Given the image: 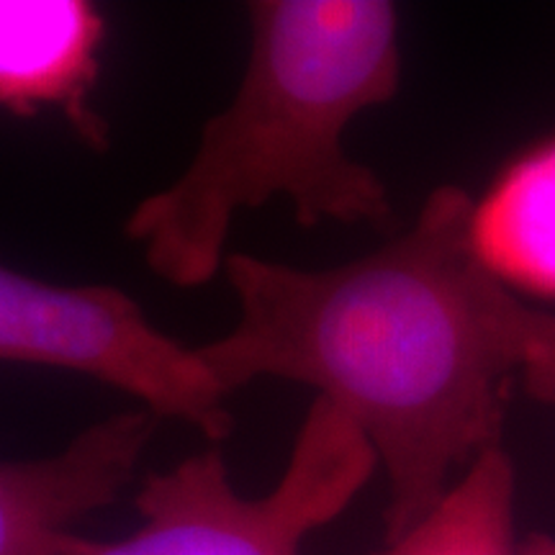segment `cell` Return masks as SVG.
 Instances as JSON below:
<instances>
[{
	"mask_svg": "<svg viewBox=\"0 0 555 555\" xmlns=\"http://www.w3.org/2000/svg\"><path fill=\"white\" fill-rule=\"evenodd\" d=\"M474 242L491 273L555 294V139L517 159L478 201Z\"/></svg>",
	"mask_w": 555,
	"mask_h": 555,
	"instance_id": "52a82bcc",
	"label": "cell"
},
{
	"mask_svg": "<svg viewBox=\"0 0 555 555\" xmlns=\"http://www.w3.org/2000/svg\"><path fill=\"white\" fill-rule=\"evenodd\" d=\"M157 416L127 409L93 422L57 455L0 461V555H57L73 527L119 499Z\"/></svg>",
	"mask_w": 555,
	"mask_h": 555,
	"instance_id": "5b68a950",
	"label": "cell"
},
{
	"mask_svg": "<svg viewBox=\"0 0 555 555\" xmlns=\"http://www.w3.org/2000/svg\"><path fill=\"white\" fill-rule=\"evenodd\" d=\"M106 34L88 0H0V108H57L88 147L108 150V124L93 106Z\"/></svg>",
	"mask_w": 555,
	"mask_h": 555,
	"instance_id": "8992f818",
	"label": "cell"
},
{
	"mask_svg": "<svg viewBox=\"0 0 555 555\" xmlns=\"http://www.w3.org/2000/svg\"><path fill=\"white\" fill-rule=\"evenodd\" d=\"M376 463L365 435L317 399L270 494H237L224 453L211 446L144 476L134 535L106 543L73 532L57 555H301L309 532L343 515Z\"/></svg>",
	"mask_w": 555,
	"mask_h": 555,
	"instance_id": "3957f363",
	"label": "cell"
},
{
	"mask_svg": "<svg viewBox=\"0 0 555 555\" xmlns=\"http://www.w3.org/2000/svg\"><path fill=\"white\" fill-rule=\"evenodd\" d=\"M474 208L442 185L409 232L327 270L227 255L237 322L196 347L227 397L291 380L365 435L391 491L386 543L435 509L457 468L502 446L522 301L478 255Z\"/></svg>",
	"mask_w": 555,
	"mask_h": 555,
	"instance_id": "6da1fadb",
	"label": "cell"
},
{
	"mask_svg": "<svg viewBox=\"0 0 555 555\" xmlns=\"http://www.w3.org/2000/svg\"><path fill=\"white\" fill-rule=\"evenodd\" d=\"M384 555H517L515 466L502 446L483 450L425 519Z\"/></svg>",
	"mask_w": 555,
	"mask_h": 555,
	"instance_id": "ba28073f",
	"label": "cell"
},
{
	"mask_svg": "<svg viewBox=\"0 0 555 555\" xmlns=\"http://www.w3.org/2000/svg\"><path fill=\"white\" fill-rule=\"evenodd\" d=\"M517 555H555V538L551 535H530L517 545Z\"/></svg>",
	"mask_w": 555,
	"mask_h": 555,
	"instance_id": "30bf717a",
	"label": "cell"
},
{
	"mask_svg": "<svg viewBox=\"0 0 555 555\" xmlns=\"http://www.w3.org/2000/svg\"><path fill=\"white\" fill-rule=\"evenodd\" d=\"M237 93L204 124L189 168L124 221L144 262L176 288L211 283L240 211L288 198L301 227L391 224L376 170L350 157L347 127L399 93V13L380 0L247 3Z\"/></svg>",
	"mask_w": 555,
	"mask_h": 555,
	"instance_id": "7a4b0ae2",
	"label": "cell"
},
{
	"mask_svg": "<svg viewBox=\"0 0 555 555\" xmlns=\"http://www.w3.org/2000/svg\"><path fill=\"white\" fill-rule=\"evenodd\" d=\"M517 350L527 393L555 406V314L522 304L517 314Z\"/></svg>",
	"mask_w": 555,
	"mask_h": 555,
	"instance_id": "9c48e42d",
	"label": "cell"
},
{
	"mask_svg": "<svg viewBox=\"0 0 555 555\" xmlns=\"http://www.w3.org/2000/svg\"><path fill=\"white\" fill-rule=\"evenodd\" d=\"M0 363L80 373L196 427L211 446L234 429L227 393L196 347L165 335L119 286H54L0 266Z\"/></svg>",
	"mask_w": 555,
	"mask_h": 555,
	"instance_id": "277c9868",
	"label": "cell"
}]
</instances>
